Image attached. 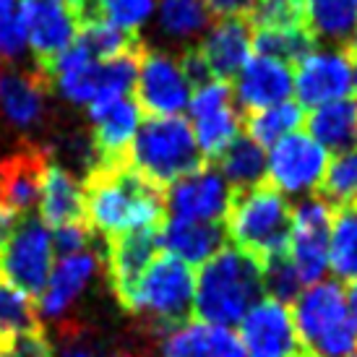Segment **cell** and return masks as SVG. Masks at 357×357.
Returning <instances> with one entry per match:
<instances>
[{"label":"cell","mask_w":357,"mask_h":357,"mask_svg":"<svg viewBox=\"0 0 357 357\" xmlns=\"http://www.w3.org/2000/svg\"><path fill=\"white\" fill-rule=\"evenodd\" d=\"M188 109L193 118V136L206 162H214L243 133V118L232 107V84L211 81L196 89L190 94Z\"/></svg>","instance_id":"cell-11"},{"label":"cell","mask_w":357,"mask_h":357,"mask_svg":"<svg viewBox=\"0 0 357 357\" xmlns=\"http://www.w3.org/2000/svg\"><path fill=\"white\" fill-rule=\"evenodd\" d=\"M55 357H105L102 347L94 342L91 334H86V328L76 326V324H63L60 328V352Z\"/></svg>","instance_id":"cell-38"},{"label":"cell","mask_w":357,"mask_h":357,"mask_svg":"<svg viewBox=\"0 0 357 357\" xmlns=\"http://www.w3.org/2000/svg\"><path fill=\"white\" fill-rule=\"evenodd\" d=\"M94 243V229L89 227V222H81V225H66V227L55 229L52 235V253L63 256H73L81 250H89Z\"/></svg>","instance_id":"cell-39"},{"label":"cell","mask_w":357,"mask_h":357,"mask_svg":"<svg viewBox=\"0 0 357 357\" xmlns=\"http://www.w3.org/2000/svg\"><path fill=\"white\" fill-rule=\"evenodd\" d=\"M248 21L250 26H253V31L307 29L305 0H256Z\"/></svg>","instance_id":"cell-35"},{"label":"cell","mask_w":357,"mask_h":357,"mask_svg":"<svg viewBox=\"0 0 357 357\" xmlns=\"http://www.w3.org/2000/svg\"><path fill=\"white\" fill-rule=\"evenodd\" d=\"M349 58V68H352V91L357 94V52L355 55H347Z\"/></svg>","instance_id":"cell-43"},{"label":"cell","mask_w":357,"mask_h":357,"mask_svg":"<svg viewBox=\"0 0 357 357\" xmlns=\"http://www.w3.org/2000/svg\"><path fill=\"white\" fill-rule=\"evenodd\" d=\"M0 357H6V355H3V352H0Z\"/></svg>","instance_id":"cell-47"},{"label":"cell","mask_w":357,"mask_h":357,"mask_svg":"<svg viewBox=\"0 0 357 357\" xmlns=\"http://www.w3.org/2000/svg\"><path fill=\"white\" fill-rule=\"evenodd\" d=\"M201 3L214 19H235V16L248 19L256 6V0H201Z\"/></svg>","instance_id":"cell-40"},{"label":"cell","mask_w":357,"mask_h":357,"mask_svg":"<svg viewBox=\"0 0 357 357\" xmlns=\"http://www.w3.org/2000/svg\"><path fill=\"white\" fill-rule=\"evenodd\" d=\"M328 264L334 268V274L344 282L357 279V208L352 204L334 208Z\"/></svg>","instance_id":"cell-31"},{"label":"cell","mask_w":357,"mask_h":357,"mask_svg":"<svg viewBox=\"0 0 357 357\" xmlns=\"http://www.w3.org/2000/svg\"><path fill=\"white\" fill-rule=\"evenodd\" d=\"M19 219H21L19 214L0 199V248L8 243V238L13 235V229L19 227Z\"/></svg>","instance_id":"cell-41"},{"label":"cell","mask_w":357,"mask_h":357,"mask_svg":"<svg viewBox=\"0 0 357 357\" xmlns=\"http://www.w3.org/2000/svg\"><path fill=\"white\" fill-rule=\"evenodd\" d=\"M305 16L318 42H342L344 47L357 26V0H305Z\"/></svg>","instance_id":"cell-30"},{"label":"cell","mask_w":357,"mask_h":357,"mask_svg":"<svg viewBox=\"0 0 357 357\" xmlns=\"http://www.w3.org/2000/svg\"><path fill=\"white\" fill-rule=\"evenodd\" d=\"M326 165V149L307 133L295 130L274 144L266 159V180L279 193H307L318 190Z\"/></svg>","instance_id":"cell-14"},{"label":"cell","mask_w":357,"mask_h":357,"mask_svg":"<svg viewBox=\"0 0 357 357\" xmlns=\"http://www.w3.org/2000/svg\"><path fill=\"white\" fill-rule=\"evenodd\" d=\"M334 208L321 196L303 199L292 206V235L289 258L303 284H316L328 268V240H331Z\"/></svg>","instance_id":"cell-10"},{"label":"cell","mask_w":357,"mask_h":357,"mask_svg":"<svg viewBox=\"0 0 357 357\" xmlns=\"http://www.w3.org/2000/svg\"><path fill=\"white\" fill-rule=\"evenodd\" d=\"M225 232L232 248L264 264L268 256L289 248L292 206L268 180L248 190H232Z\"/></svg>","instance_id":"cell-3"},{"label":"cell","mask_w":357,"mask_h":357,"mask_svg":"<svg viewBox=\"0 0 357 357\" xmlns=\"http://www.w3.org/2000/svg\"><path fill=\"white\" fill-rule=\"evenodd\" d=\"M232 188L217 172V167L204 165L199 172L180 178L165 193V211L169 219H185V222H222L227 217Z\"/></svg>","instance_id":"cell-17"},{"label":"cell","mask_w":357,"mask_h":357,"mask_svg":"<svg viewBox=\"0 0 357 357\" xmlns=\"http://www.w3.org/2000/svg\"><path fill=\"white\" fill-rule=\"evenodd\" d=\"M240 118H243V133L264 149V146H274L279 139H284L289 133H295L305 120V109L298 102H279L274 107L248 112Z\"/></svg>","instance_id":"cell-29"},{"label":"cell","mask_w":357,"mask_h":357,"mask_svg":"<svg viewBox=\"0 0 357 357\" xmlns=\"http://www.w3.org/2000/svg\"><path fill=\"white\" fill-rule=\"evenodd\" d=\"M208 165L217 167V172L232 190L256 188L266 180V154L245 133H240L238 139Z\"/></svg>","instance_id":"cell-27"},{"label":"cell","mask_w":357,"mask_h":357,"mask_svg":"<svg viewBox=\"0 0 357 357\" xmlns=\"http://www.w3.org/2000/svg\"><path fill=\"white\" fill-rule=\"evenodd\" d=\"M225 245H227V232L222 222L165 219L162 225V248H167L169 256L185 261L188 266L208 261Z\"/></svg>","instance_id":"cell-24"},{"label":"cell","mask_w":357,"mask_h":357,"mask_svg":"<svg viewBox=\"0 0 357 357\" xmlns=\"http://www.w3.org/2000/svg\"><path fill=\"white\" fill-rule=\"evenodd\" d=\"M261 295V264L248 253L225 245L201 264L190 321L229 328L243 321Z\"/></svg>","instance_id":"cell-2"},{"label":"cell","mask_w":357,"mask_h":357,"mask_svg":"<svg viewBox=\"0 0 357 357\" xmlns=\"http://www.w3.org/2000/svg\"><path fill=\"white\" fill-rule=\"evenodd\" d=\"M52 256L50 229L29 214L0 248V279L29 298H40L52 274Z\"/></svg>","instance_id":"cell-8"},{"label":"cell","mask_w":357,"mask_h":357,"mask_svg":"<svg viewBox=\"0 0 357 357\" xmlns=\"http://www.w3.org/2000/svg\"><path fill=\"white\" fill-rule=\"evenodd\" d=\"M318 40L310 29H289V31H271L258 29L253 31V50L256 55L279 60L287 68H295L300 60H305L310 52H316Z\"/></svg>","instance_id":"cell-32"},{"label":"cell","mask_w":357,"mask_h":357,"mask_svg":"<svg viewBox=\"0 0 357 357\" xmlns=\"http://www.w3.org/2000/svg\"><path fill=\"white\" fill-rule=\"evenodd\" d=\"M193 292L196 271L180 258L159 253L141 274L126 310L144 318L151 334H169L190 321Z\"/></svg>","instance_id":"cell-5"},{"label":"cell","mask_w":357,"mask_h":357,"mask_svg":"<svg viewBox=\"0 0 357 357\" xmlns=\"http://www.w3.org/2000/svg\"><path fill=\"white\" fill-rule=\"evenodd\" d=\"M136 107L146 118H169L180 115L190 102V86L175 55L162 50H146L139 58L136 73Z\"/></svg>","instance_id":"cell-9"},{"label":"cell","mask_w":357,"mask_h":357,"mask_svg":"<svg viewBox=\"0 0 357 357\" xmlns=\"http://www.w3.org/2000/svg\"><path fill=\"white\" fill-rule=\"evenodd\" d=\"M240 344L245 357H310L295 331L287 305L261 300L240 321Z\"/></svg>","instance_id":"cell-15"},{"label":"cell","mask_w":357,"mask_h":357,"mask_svg":"<svg viewBox=\"0 0 357 357\" xmlns=\"http://www.w3.org/2000/svg\"><path fill=\"white\" fill-rule=\"evenodd\" d=\"M292 89L300 107H321L352 91V68L344 50L310 52L292 68Z\"/></svg>","instance_id":"cell-18"},{"label":"cell","mask_w":357,"mask_h":357,"mask_svg":"<svg viewBox=\"0 0 357 357\" xmlns=\"http://www.w3.org/2000/svg\"><path fill=\"white\" fill-rule=\"evenodd\" d=\"M100 266L102 253L94 248L73 253V256H63L55 271L50 274V279H47L45 289H42L37 310L50 318L63 316L73 305V300L84 292V287L89 284V279L94 277V271Z\"/></svg>","instance_id":"cell-22"},{"label":"cell","mask_w":357,"mask_h":357,"mask_svg":"<svg viewBox=\"0 0 357 357\" xmlns=\"http://www.w3.org/2000/svg\"><path fill=\"white\" fill-rule=\"evenodd\" d=\"M344 298H347L349 313H352V318L357 321V279L355 282H347V292H344Z\"/></svg>","instance_id":"cell-42"},{"label":"cell","mask_w":357,"mask_h":357,"mask_svg":"<svg viewBox=\"0 0 357 357\" xmlns=\"http://www.w3.org/2000/svg\"><path fill=\"white\" fill-rule=\"evenodd\" d=\"M232 94L240 105V115L274 107L292 94V68L264 55H253L240 68Z\"/></svg>","instance_id":"cell-21"},{"label":"cell","mask_w":357,"mask_h":357,"mask_svg":"<svg viewBox=\"0 0 357 357\" xmlns=\"http://www.w3.org/2000/svg\"><path fill=\"white\" fill-rule=\"evenodd\" d=\"M37 206H40V222L50 229L86 222L84 188L76 180V175L60 167L58 162H50V167L45 172Z\"/></svg>","instance_id":"cell-23"},{"label":"cell","mask_w":357,"mask_h":357,"mask_svg":"<svg viewBox=\"0 0 357 357\" xmlns=\"http://www.w3.org/2000/svg\"><path fill=\"white\" fill-rule=\"evenodd\" d=\"M201 58L206 60L211 76L217 81L232 84L240 68L245 66L248 52L253 47V26L248 19H214L208 24L204 40L196 45Z\"/></svg>","instance_id":"cell-20"},{"label":"cell","mask_w":357,"mask_h":357,"mask_svg":"<svg viewBox=\"0 0 357 357\" xmlns=\"http://www.w3.org/2000/svg\"><path fill=\"white\" fill-rule=\"evenodd\" d=\"M162 357H245V349L229 328L188 321L165 337Z\"/></svg>","instance_id":"cell-25"},{"label":"cell","mask_w":357,"mask_h":357,"mask_svg":"<svg viewBox=\"0 0 357 357\" xmlns=\"http://www.w3.org/2000/svg\"><path fill=\"white\" fill-rule=\"evenodd\" d=\"M349 357H357V347H355V352H352V355H349Z\"/></svg>","instance_id":"cell-46"},{"label":"cell","mask_w":357,"mask_h":357,"mask_svg":"<svg viewBox=\"0 0 357 357\" xmlns=\"http://www.w3.org/2000/svg\"><path fill=\"white\" fill-rule=\"evenodd\" d=\"M352 206L357 208V190H355V199H352Z\"/></svg>","instance_id":"cell-45"},{"label":"cell","mask_w":357,"mask_h":357,"mask_svg":"<svg viewBox=\"0 0 357 357\" xmlns=\"http://www.w3.org/2000/svg\"><path fill=\"white\" fill-rule=\"evenodd\" d=\"M295 331L310 357H349L357 347V321L337 282H316L292 303Z\"/></svg>","instance_id":"cell-6"},{"label":"cell","mask_w":357,"mask_h":357,"mask_svg":"<svg viewBox=\"0 0 357 357\" xmlns=\"http://www.w3.org/2000/svg\"><path fill=\"white\" fill-rule=\"evenodd\" d=\"M63 3H66V6H70L73 10H79L81 6H86V3H91V0H63Z\"/></svg>","instance_id":"cell-44"},{"label":"cell","mask_w":357,"mask_h":357,"mask_svg":"<svg viewBox=\"0 0 357 357\" xmlns=\"http://www.w3.org/2000/svg\"><path fill=\"white\" fill-rule=\"evenodd\" d=\"M26 47L34 52V66L47 68L79 37V19L63 0H19Z\"/></svg>","instance_id":"cell-13"},{"label":"cell","mask_w":357,"mask_h":357,"mask_svg":"<svg viewBox=\"0 0 357 357\" xmlns=\"http://www.w3.org/2000/svg\"><path fill=\"white\" fill-rule=\"evenodd\" d=\"M261 282H264V292H268V300H277L282 305H292L300 298L303 282L292 266L287 250L274 253L261 264Z\"/></svg>","instance_id":"cell-36"},{"label":"cell","mask_w":357,"mask_h":357,"mask_svg":"<svg viewBox=\"0 0 357 357\" xmlns=\"http://www.w3.org/2000/svg\"><path fill=\"white\" fill-rule=\"evenodd\" d=\"M139 107H136V102L130 100L128 94L112 102L91 105L89 130L97 157H100V165L128 162V149L133 144L136 130H139Z\"/></svg>","instance_id":"cell-19"},{"label":"cell","mask_w":357,"mask_h":357,"mask_svg":"<svg viewBox=\"0 0 357 357\" xmlns=\"http://www.w3.org/2000/svg\"><path fill=\"white\" fill-rule=\"evenodd\" d=\"M86 222L105 240L128 229L165 222V188L154 185L128 162L100 165L81 180Z\"/></svg>","instance_id":"cell-1"},{"label":"cell","mask_w":357,"mask_h":357,"mask_svg":"<svg viewBox=\"0 0 357 357\" xmlns=\"http://www.w3.org/2000/svg\"><path fill=\"white\" fill-rule=\"evenodd\" d=\"M42 326L40 310L34 305V298L10 287L6 279H0V352L26 334H40Z\"/></svg>","instance_id":"cell-28"},{"label":"cell","mask_w":357,"mask_h":357,"mask_svg":"<svg viewBox=\"0 0 357 357\" xmlns=\"http://www.w3.org/2000/svg\"><path fill=\"white\" fill-rule=\"evenodd\" d=\"M50 162V149L42 141L26 139L16 141V146L0 157V199L19 217H29L37 206Z\"/></svg>","instance_id":"cell-16"},{"label":"cell","mask_w":357,"mask_h":357,"mask_svg":"<svg viewBox=\"0 0 357 357\" xmlns=\"http://www.w3.org/2000/svg\"><path fill=\"white\" fill-rule=\"evenodd\" d=\"M303 126L310 139L334 154L357 149V100H337L313 107Z\"/></svg>","instance_id":"cell-26"},{"label":"cell","mask_w":357,"mask_h":357,"mask_svg":"<svg viewBox=\"0 0 357 357\" xmlns=\"http://www.w3.org/2000/svg\"><path fill=\"white\" fill-rule=\"evenodd\" d=\"M128 165L159 188H169L185 175L199 172L206 159L185 118H146L128 149Z\"/></svg>","instance_id":"cell-4"},{"label":"cell","mask_w":357,"mask_h":357,"mask_svg":"<svg viewBox=\"0 0 357 357\" xmlns=\"http://www.w3.org/2000/svg\"><path fill=\"white\" fill-rule=\"evenodd\" d=\"M102 19L126 31H139V26L151 16L154 0H97Z\"/></svg>","instance_id":"cell-37"},{"label":"cell","mask_w":357,"mask_h":357,"mask_svg":"<svg viewBox=\"0 0 357 357\" xmlns=\"http://www.w3.org/2000/svg\"><path fill=\"white\" fill-rule=\"evenodd\" d=\"M357 190V149L337 154L334 162L326 165L324 180L318 185V196L326 201L331 208L347 206L355 199Z\"/></svg>","instance_id":"cell-34"},{"label":"cell","mask_w":357,"mask_h":357,"mask_svg":"<svg viewBox=\"0 0 357 357\" xmlns=\"http://www.w3.org/2000/svg\"><path fill=\"white\" fill-rule=\"evenodd\" d=\"M162 225L128 229L118 238L105 240L102 268L107 271L109 287L123 307H128L130 295L139 284L141 274L162 253Z\"/></svg>","instance_id":"cell-12"},{"label":"cell","mask_w":357,"mask_h":357,"mask_svg":"<svg viewBox=\"0 0 357 357\" xmlns=\"http://www.w3.org/2000/svg\"><path fill=\"white\" fill-rule=\"evenodd\" d=\"M60 115L52 109V86L37 66L0 60V128L19 141H47Z\"/></svg>","instance_id":"cell-7"},{"label":"cell","mask_w":357,"mask_h":357,"mask_svg":"<svg viewBox=\"0 0 357 357\" xmlns=\"http://www.w3.org/2000/svg\"><path fill=\"white\" fill-rule=\"evenodd\" d=\"M211 16L201 0H159V26L175 40H188L208 29Z\"/></svg>","instance_id":"cell-33"}]
</instances>
